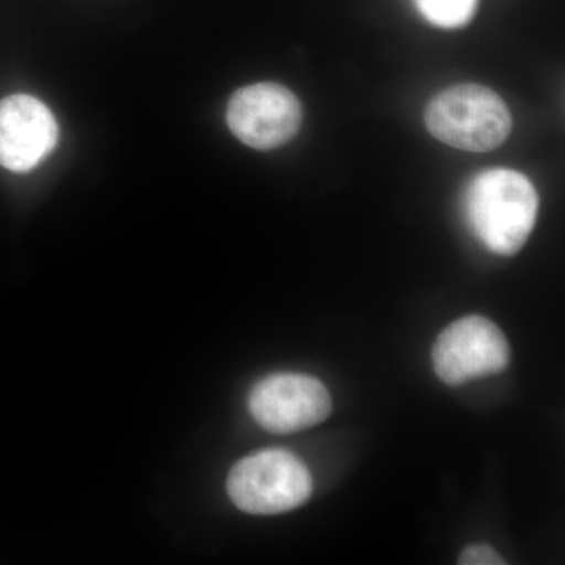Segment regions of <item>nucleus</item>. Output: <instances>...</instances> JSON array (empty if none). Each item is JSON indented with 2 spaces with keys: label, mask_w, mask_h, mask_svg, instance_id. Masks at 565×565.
Listing matches in <instances>:
<instances>
[{
  "label": "nucleus",
  "mask_w": 565,
  "mask_h": 565,
  "mask_svg": "<svg viewBox=\"0 0 565 565\" xmlns=\"http://www.w3.org/2000/svg\"><path fill=\"white\" fill-rule=\"evenodd\" d=\"M302 106L289 88L274 82L248 85L230 99V131L255 150H274L288 143L302 125Z\"/></svg>",
  "instance_id": "6"
},
{
  "label": "nucleus",
  "mask_w": 565,
  "mask_h": 565,
  "mask_svg": "<svg viewBox=\"0 0 565 565\" xmlns=\"http://www.w3.org/2000/svg\"><path fill=\"white\" fill-rule=\"evenodd\" d=\"M459 564L462 565H504L505 561L490 545H470L460 553Z\"/></svg>",
  "instance_id": "9"
},
{
  "label": "nucleus",
  "mask_w": 565,
  "mask_h": 565,
  "mask_svg": "<svg viewBox=\"0 0 565 565\" xmlns=\"http://www.w3.org/2000/svg\"><path fill=\"white\" fill-rule=\"evenodd\" d=\"M418 10L430 24L457 29L473 18L478 0H415Z\"/></svg>",
  "instance_id": "8"
},
{
  "label": "nucleus",
  "mask_w": 565,
  "mask_h": 565,
  "mask_svg": "<svg viewBox=\"0 0 565 565\" xmlns=\"http://www.w3.org/2000/svg\"><path fill=\"white\" fill-rule=\"evenodd\" d=\"M58 125L50 107L31 95L0 102V166L28 173L57 147Z\"/></svg>",
  "instance_id": "7"
},
{
  "label": "nucleus",
  "mask_w": 565,
  "mask_h": 565,
  "mask_svg": "<svg viewBox=\"0 0 565 565\" xmlns=\"http://www.w3.org/2000/svg\"><path fill=\"white\" fill-rule=\"evenodd\" d=\"M248 411L263 429L294 434L326 422L332 414V397L311 375L273 374L253 386Z\"/></svg>",
  "instance_id": "5"
},
{
  "label": "nucleus",
  "mask_w": 565,
  "mask_h": 565,
  "mask_svg": "<svg viewBox=\"0 0 565 565\" xmlns=\"http://www.w3.org/2000/svg\"><path fill=\"white\" fill-rule=\"evenodd\" d=\"M468 222L478 239L497 255L522 250L537 218L539 196L525 174L493 169L479 173L465 199Z\"/></svg>",
  "instance_id": "1"
},
{
  "label": "nucleus",
  "mask_w": 565,
  "mask_h": 565,
  "mask_svg": "<svg viewBox=\"0 0 565 565\" xmlns=\"http://www.w3.org/2000/svg\"><path fill=\"white\" fill-rule=\"evenodd\" d=\"M424 122L435 139L470 152L494 150L512 129L511 111L503 99L476 84L456 85L435 96Z\"/></svg>",
  "instance_id": "2"
},
{
  "label": "nucleus",
  "mask_w": 565,
  "mask_h": 565,
  "mask_svg": "<svg viewBox=\"0 0 565 565\" xmlns=\"http://www.w3.org/2000/svg\"><path fill=\"white\" fill-rule=\"evenodd\" d=\"M509 362L511 349L504 333L482 316L457 319L438 334L433 349L435 374L449 386L503 373Z\"/></svg>",
  "instance_id": "4"
},
{
  "label": "nucleus",
  "mask_w": 565,
  "mask_h": 565,
  "mask_svg": "<svg viewBox=\"0 0 565 565\" xmlns=\"http://www.w3.org/2000/svg\"><path fill=\"white\" fill-rule=\"evenodd\" d=\"M230 500L252 515H277L310 500L313 478L286 449H263L234 465L226 481Z\"/></svg>",
  "instance_id": "3"
}]
</instances>
